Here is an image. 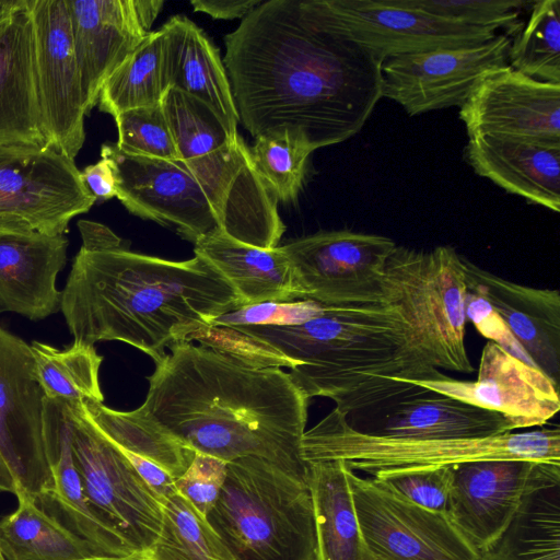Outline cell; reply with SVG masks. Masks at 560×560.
Segmentation results:
<instances>
[{
	"label": "cell",
	"mask_w": 560,
	"mask_h": 560,
	"mask_svg": "<svg viewBox=\"0 0 560 560\" xmlns=\"http://www.w3.org/2000/svg\"><path fill=\"white\" fill-rule=\"evenodd\" d=\"M238 122L257 138L282 130L315 151L361 131L382 98V61L336 35L310 0H268L224 37Z\"/></svg>",
	"instance_id": "obj_1"
},
{
	"label": "cell",
	"mask_w": 560,
	"mask_h": 560,
	"mask_svg": "<svg viewBox=\"0 0 560 560\" xmlns=\"http://www.w3.org/2000/svg\"><path fill=\"white\" fill-rule=\"evenodd\" d=\"M137 411L196 453L254 457L307 483L302 438L310 399L288 372L203 345L170 347Z\"/></svg>",
	"instance_id": "obj_2"
},
{
	"label": "cell",
	"mask_w": 560,
	"mask_h": 560,
	"mask_svg": "<svg viewBox=\"0 0 560 560\" xmlns=\"http://www.w3.org/2000/svg\"><path fill=\"white\" fill-rule=\"evenodd\" d=\"M82 245L61 290L60 311L73 341L126 342L160 362L171 346L243 306L205 259L136 253L106 225L80 220Z\"/></svg>",
	"instance_id": "obj_3"
},
{
	"label": "cell",
	"mask_w": 560,
	"mask_h": 560,
	"mask_svg": "<svg viewBox=\"0 0 560 560\" xmlns=\"http://www.w3.org/2000/svg\"><path fill=\"white\" fill-rule=\"evenodd\" d=\"M224 327L269 351L308 399L329 398L345 416L431 394L412 383L445 376L421 350L413 327L387 303L327 306L300 325Z\"/></svg>",
	"instance_id": "obj_4"
},
{
	"label": "cell",
	"mask_w": 560,
	"mask_h": 560,
	"mask_svg": "<svg viewBox=\"0 0 560 560\" xmlns=\"http://www.w3.org/2000/svg\"><path fill=\"white\" fill-rule=\"evenodd\" d=\"M178 162L203 187L230 237L259 248L278 246L285 226L278 201L256 172L249 148L200 100L170 88L161 102Z\"/></svg>",
	"instance_id": "obj_5"
},
{
	"label": "cell",
	"mask_w": 560,
	"mask_h": 560,
	"mask_svg": "<svg viewBox=\"0 0 560 560\" xmlns=\"http://www.w3.org/2000/svg\"><path fill=\"white\" fill-rule=\"evenodd\" d=\"M206 518L234 560H317L307 483L266 460L226 463L225 481Z\"/></svg>",
	"instance_id": "obj_6"
},
{
	"label": "cell",
	"mask_w": 560,
	"mask_h": 560,
	"mask_svg": "<svg viewBox=\"0 0 560 560\" xmlns=\"http://www.w3.org/2000/svg\"><path fill=\"white\" fill-rule=\"evenodd\" d=\"M306 463L342 460L351 470L447 467L487 459H525L560 465V429L542 428L495 436L454 440L398 439L351 425L334 409L302 438Z\"/></svg>",
	"instance_id": "obj_7"
},
{
	"label": "cell",
	"mask_w": 560,
	"mask_h": 560,
	"mask_svg": "<svg viewBox=\"0 0 560 560\" xmlns=\"http://www.w3.org/2000/svg\"><path fill=\"white\" fill-rule=\"evenodd\" d=\"M385 303L413 327L436 369L474 371L465 345L467 284L463 256L451 246H396L385 266Z\"/></svg>",
	"instance_id": "obj_8"
},
{
	"label": "cell",
	"mask_w": 560,
	"mask_h": 560,
	"mask_svg": "<svg viewBox=\"0 0 560 560\" xmlns=\"http://www.w3.org/2000/svg\"><path fill=\"white\" fill-rule=\"evenodd\" d=\"M95 202L74 160L50 147L0 145V237L65 235Z\"/></svg>",
	"instance_id": "obj_9"
},
{
	"label": "cell",
	"mask_w": 560,
	"mask_h": 560,
	"mask_svg": "<svg viewBox=\"0 0 560 560\" xmlns=\"http://www.w3.org/2000/svg\"><path fill=\"white\" fill-rule=\"evenodd\" d=\"M66 406L75 463L92 508L141 553L160 533L162 501L122 452L88 418L83 402Z\"/></svg>",
	"instance_id": "obj_10"
},
{
	"label": "cell",
	"mask_w": 560,
	"mask_h": 560,
	"mask_svg": "<svg viewBox=\"0 0 560 560\" xmlns=\"http://www.w3.org/2000/svg\"><path fill=\"white\" fill-rule=\"evenodd\" d=\"M396 246L383 235L337 230L280 247L304 300L346 306L385 303V266Z\"/></svg>",
	"instance_id": "obj_11"
},
{
	"label": "cell",
	"mask_w": 560,
	"mask_h": 560,
	"mask_svg": "<svg viewBox=\"0 0 560 560\" xmlns=\"http://www.w3.org/2000/svg\"><path fill=\"white\" fill-rule=\"evenodd\" d=\"M320 24L380 61L425 50L486 42L498 33L450 22L406 0H310Z\"/></svg>",
	"instance_id": "obj_12"
},
{
	"label": "cell",
	"mask_w": 560,
	"mask_h": 560,
	"mask_svg": "<svg viewBox=\"0 0 560 560\" xmlns=\"http://www.w3.org/2000/svg\"><path fill=\"white\" fill-rule=\"evenodd\" d=\"M512 37L442 47L388 58L382 62V97L409 116L460 107L491 73L509 67Z\"/></svg>",
	"instance_id": "obj_13"
},
{
	"label": "cell",
	"mask_w": 560,
	"mask_h": 560,
	"mask_svg": "<svg viewBox=\"0 0 560 560\" xmlns=\"http://www.w3.org/2000/svg\"><path fill=\"white\" fill-rule=\"evenodd\" d=\"M46 396L31 346L0 326V453L19 486L36 500L54 490L45 439Z\"/></svg>",
	"instance_id": "obj_14"
},
{
	"label": "cell",
	"mask_w": 560,
	"mask_h": 560,
	"mask_svg": "<svg viewBox=\"0 0 560 560\" xmlns=\"http://www.w3.org/2000/svg\"><path fill=\"white\" fill-rule=\"evenodd\" d=\"M348 477L373 560H481L448 515L408 502L350 468Z\"/></svg>",
	"instance_id": "obj_15"
},
{
	"label": "cell",
	"mask_w": 560,
	"mask_h": 560,
	"mask_svg": "<svg viewBox=\"0 0 560 560\" xmlns=\"http://www.w3.org/2000/svg\"><path fill=\"white\" fill-rule=\"evenodd\" d=\"M116 177V197L132 214L199 240L223 232L217 211L200 183L178 162L130 155L104 143Z\"/></svg>",
	"instance_id": "obj_16"
},
{
	"label": "cell",
	"mask_w": 560,
	"mask_h": 560,
	"mask_svg": "<svg viewBox=\"0 0 560 560\" xmlns=\"http://www.w3.org/2000/svg\"><path fill=\"white\" fill-rule=\"evenodd\" d=\"M42 129L48 147L74 160L86 116L66 0H28Z\"/></svg>",
	"instance_id": "obj_17"
},
{
	"label": "cell",
	"mask_w": 560,
	"mask_h": 560,
	"mask_svg": "<svg viewBox=\"0 0 560 560\" xmlns=\"http://www.w3.org/2000/svg\"><path fill=\"white\" fill-rule=\"evenodd\" d=\"M412 385L499 412L512 430L541 427L560 410L559 386L539 369L492 341L482 349L475 381L445 375Z\"/></svg>",
	"instance_id": "obj_18"
},
{
	"label": "cell",
	"mask_w": 560,
	"mask_h": 560,
	"mask_svg": "<svg viewBox=\"0 0 560 560\" xmlns=\"http://www.w3.org/2000/svg\"><path fill=\"white\" fill-rule=\"evenodd\" d=\"M86 115L107 78L151 33L162 0H66Z\"/></svg>",
	"instance_id": "obj_19"
},
{
	"label": "cell",
	"mask_w": 560,
	"mask_h": 560,
	"mask_svg": "<svg viewBox=\"0 0 560 560\" xmlns=\"http://www.w3.org/2000/svg\"><path fill=\"white\" fill-rule=\"evenodd\" d=\"M468 137L494 135L560 143V84L510 66L491 73L459 107Z\"/></svg>",
	"instance_id": "obj_20"
},
{
	"label": "cell",
	"mask_w": 560,
	"mask_h": 560,
	"mask_svg": "<svg viewBox=\"0 0 560 560\" xmlns=\"http://www.w3.org/2000/svg\"><path fill=\"white\" fill-rule=\"evenodd\" d=\"M548 464L487 459L451 467L448 516L479 553L504 529Z\"/></svg>",
	"instance_id": "obj_21"
},
{
	"label": "cell",
	"mask_w": 560,
	"mask_h": 560,
	"mask_svg": "<svg viewBox=\"0 0 560 560\" xmlns=\"http://www.w3.org/2000/svg\"><path fill=\"white\" fill-rule=\"evenodd\" d=\"M0 145L46 148L28 0H0Z\"/></svg>",
	"instance_id": "obj_22"
},
{
	"label": "cell",
	"mask_w": 560,
	"mask_h": 560,
	"mask_svg": "<svg viewBox=\"0 0 560 560\" xmlns=\"http://www.w3.org/2000/svg\"><path fill=\"white\" fill-rule=\"evenodd\" d=\"M45 439L54 476V490L33 500L90 545L97 557H128L137 552L92 508L78 469L70 434L66 402L46 398Z\"/></svg>",
	"instance_id": "obj_23"
},
{
	"label": "cell",
	"mask_w": 560,
	"mask_h": 560,
	"mask_svg": "<svg viewBox=\"0 0 560 560\" xmlns=\"http://www.w3.org/2000/svg\"><path fill=\"white\" fill-rule=\"evenodd\" d=\"M467 289L501 316L532 363L559 386L560 294L503 279L463 256Z\"/></svg>",
	"instance_id": "obj_24"
},
{
	"label": "cell",
	"mask_w": 560,
	"mask_h": 560,
	"mask_svg": "<svg viewBox=\"0 0 560 560\" xmlns=\"http://www.w3.org/2000/svg\"><path fill=\"white\" fill-rule=\"evenodd\" d=\"M464 158L505 191L559 212L560 143L478 135L468 137Z\"/></svg>",
	"instance_id": "obj_25"
},
{
	"label": "cell",
	"mask_w": 560,
	"mask_h": 560,
	"mask_svg": "<svg viewBox=\"0 0 560 560\" xmlns=\"http://www.w3.org/2000/svg\"><path fill=\"white\" fill-rule=\"evenodd\" d=\"M68 245L65 235L0 237V312L40 320L60 311Z\"/></svg>",
	"instance_id": "obj_26"
},
{
	"label": "cell",
	"mask_w": 560,
	"mask_h": 560,
	"mask_svg": "<svg viewBox=\"0 0 560 560\" xmlns=\"http://www.w3.org/2000/svg\"><path fill=\"white\" fill-rule=\"evenodd\" d=\"M164 36V85L189 94L211 107L231 135L237 136L238 117L231 85L218 47L183 14L161 27Z\"/></svg>",
	"instance_id": "obj_27"
},
{
	"label": "cell",
	"mask_w": 560,
	"mask_h": 560,
	"mask_svg": "<svg viewBox=\"0 0 560 560\" xmlns=\"http://www.w3.org/2000/svg\"><path fill=\"white\" fill-rule=\"evenodd\" d=\"M194 245L195 255L208 261L229 282L243 305L304 300L280 246L259 248L224 232L206 236Z\"/></svg>",
	"instance_id": "obj_28"
},
{
	"label": "cell",
	"mask_w": 560,
	"mask_h": 560,
	"mask_svg": "<svg viewBox=\"0 0 560 560\" xmlns=\"http://www.w3.org/2000/svg\"><path fill=\"white\" fill-rule=\"evenodd\" d=\"M481 560H560V465L548 464L529 486Z\"/></svg>",
	"instance_id": "obj_29"
},
{
	"label": "cell",
	"mask_w": 560,
	"mask_h": 560,
	"mask_svg": "<svg viewBox=\"0 0 560 560\" xmlns=\"http://www.w3.org/2000/svg\"><path fill=\"white\" fill-rule=\"evenodd\" d=\"M394 407L380 428L369 433L398 439L454 440L513 432L499 412L434 393L401 400Z\"/></svg>",
	"instance_id": "obj_30"
},
{
	"label": "cell",
	"mask_w": 560,
	"mask_h": 560,
	"mask_svg": "<svg viewBox=\"0 0 560 560\" xmlns=\"http://www.w3.org/2000/svg\"><path fill=\"white\" fill-rule=\"evenodd\" d=\"M342 460L307 463L317 560H373L365 546Z\"/></svg>",
	"instance_id": "obj_31"
},
{
	"label": "cell",
	"mask_w": 560,
	"mask_h": 560,
	"mask_svg": "<svg viewBox=\"0 0 560 560\" xmlns=\"http://www.w3.org/2000/svg\"><path fill=\"white\" fill-rule=\"evenodd\" d=\"M0 521V549L7 560H80L97 557L88 542L62 526L25 494Z\"/></svg>",
	"instance_id": "obj_32"
},
{
	"label": "cell",
	"mask_w": 560,
	"mask_h": 560,
	"mask_svg": "<svg viewBox=\"0 0 560 560\" xmlns=\"http://www.w3.org/2000/svg\"><path fill=\"white\" fill-rule=\"evenodd\" d=\"M83 407L93 424L118 448L147 458L174 479L182 476L196 452L171 436L137 409L114 410L103 402L86 400Z\"/></svg>",
	"instance_id": "obj_33"
},
{
	"label": "cell",
	"mask_w": 560,
	"mask_h": 560,
	"mask_svg": "<svg viewBox=\"0 0 560 560\" xmlns=\"http://www.w3.org/2000/svg\"><path fill=\"white\" fill-rule=\"evenodd\" d=\"M161 28L149 35L131 51L105 81L100 110L117 116L129 109L161 104L166 88L163 81Z\"/></svg>",
	"instance_id": "obj_34"
},
{
	"label": "cell",
	"mask_w": 560,
	"mask_h": 560,
	"mask_svg": "<svg viewBox=\"0 0 560 560\" xmlns=\"http://www.w3.org/2000/svg\"><path fill=\"white\" fill-rule=\"evenodd\" d=\"M30 346L46 398L69 404L104 401L98 378L103 357L94 346L79 341L65 349L40 341Z\"/></svg>",
	"instance_id": "obj_35"
},
{
	"label": "cell",
	"mask_w": 560,
	"mask_h": 560,
	"mask_svg": "<svg viewBox=\"0 0 560 560\" xmlns=\"http://www.w3.org/2000/svg\"><path fill=\"white\" fill-rule=\"evenodd\" d=\"M145 560H234L207 518L177 492L163 503L161 529Z\"/></svg>",
	"instance_id": "obj_36"
},
{
	"label": "cell",
	"mask_w": 560,
	"mask_h": 560,
	"mask_svg": "<svg viewBox=\"0 0 560 560\" xmlns=\"http://www.w3.org/2000/svg\"><path fill=\"white\" fill-rule=\"evenodd\" d=\"M509 66L532 79L560 84V0L533 2L527 22L512 38Z\"/></svg>",
	"instance_id": "obj_37"
},
{
	"label": "cell",
	"mask_w": 560,
	"mask_h": 560,
	"mask_svg": "<svg viewBox=\"0 0 560 560\" xmlns=\"http://www.w3.org/2000/svg\"><path fill=\"white\" fill-rule=\"evenodd\" d=\"M254 167L277 201H294L304 184L314 152L303 133L282 130L255 138L249 149Z\"/></svg>",
	"instance_id": "obj_38"
},
{
	"label": "cell",
	"mask_w": 560,
	"mask_h": 560,
	"mask_svg": "<svg viewBox=\"0 0 560 560\" xmlns=\"http://www.w3.org/2000/svg\"><path fill=\"white\" fill-rule=\"evenodd\" d=\"M427 14L479 28L503 30L515 36L524 26L521 11L529 2L508 0H406Z\"/></svg>",
	"instance_id": "obj_39"
},
{
	"label": "cell",
	"mask_w": 560,
	"mask_h": 560,
	"mask_svg": "<svg viewBox=\"0 0 560 560\" xmlns=\"http://www.w3.org/2000/svg\"><path fill=\"white\" fill-rule=\"evenodd\" d=\"M117 148L130 155L178 161V152L162 105L126 110L114 117Z\"/></svg>",
	"instance_id": "obj_40"
},
{
	"label": "cell",
	"mask_w": 560,
	"mask_h": 560,
	"mask_svg": "<svg viewBox=\"0 0 560 560\" xmlns=\"http://www.w3.org/2000/svg\"><path fill=\"white\" fill-rule=\"evenodd\" d=\"M451 467L394 469L376 472L371 478L408 502L448 515Z\"/></svg>",
	"instance_id": "obj_41"
},
{
	"label": "cell",
	"mask_w": 560,
	"mask_h": 560,
	"mask_svg": "<svg viewBox=\"0 0 560 560\" xmlns=\"http://www.w3.org/2000/svg\"><path fill=\"white\" fill-rule=\"evenodd\" d=\"M225 477V462L196 453L186 471L175 479L176 492L206 517L219 498Z\"/></svg>",
	"instance_id": "obj_42"
},
{
	"label": "cell",
	"mask_w": 560,
	"mask_h": 560,
	"mask_svg": "<svg viewBox=\"0 0 560 560\" xmlns=\"http://www.w3.org/2000/svg\"><path fill=\"white\" fill-rule=\"evenodd\" d=\"M327 306L311 300L288 303L267 302L243 305L220 315L211 326L300 325L325 313Z\"/></svg>",
	"instance_id": "obj_43"
},
{
	"label": "cell",
	"mask_w": 560,
	"mask_h": 560,
	"mask_svg": "<svg viewBox=\"0 0 560 560\" xmlns=\"http://www.w3.org/2000/svg\"><path fill=\"white\" fill-rule=\"evenodd\" d=\"M465 314L466 319L474 324L480 335L489 339V341L501 346L525 363L535 366L491 304L483 296L468 289L465 301Z\"/></svg>",
	"instance_id": "obj_44"
},
{
	"label": "cell",
	"mask_w": 560,
	"mask_h": 560,
	"mask_svg": "<svg viewBox=\"0 0 560 560\" xmlns=\"http://www.w3.org/2000/svg\"><path fill=\"white\" fill-rule=\"evenodd\" d=\"M120 451L130 462L140 478L162 501V503H164V501L171 495L176 493L175 479L162 467L130 452L122 450Z\"/></svg>",
	"instance_id": "obj_45"
},
{
	"label": "cell",
	"mask_w": 560,
	"mask_h": 560,
	"mask_svg": "<svg viewBox=\"0 0 560 560\" xmlns=\"http://www.w3.org/2000/svg\"><path fill=\"white\" fill-rule=\"evenodd\" d=\"M83 183L96 201H105L116 197V177L110 162L102 158L81 171Z\"/></svg>",
	"instance_id": "obj_46"
},
{
	"label": "cell",
	"mask_w": 560,
	"mask_h": 560,
	"mask_svg": "<svg viewBox=\"0 0 560 560\" xmlns=\"http://www.w3.org/2000/svg\"><path fill=\"white\" fill-rule=\"evenodd\" d=\"M261 0H191L195 12H202L214 20L244 19Z\"/></svg>",
	"instance_id": "obj_47"
},
{
	"label": "cell",
	"mask_w": 560,
	"mask_h": 560,
	"mask_svg": "<svg viewBox=\"0 0 560 560\" xmlns=\"http://www.w3.org/2000/svg\"><path fill=\"white\" fill-rule=\"evenodd\" d=\"M0 491L10 492V493H13L14 495H18V493H19L18 482L1 453H0Z\"/></svg>",
	"instance_id": "obj_48"
},
{
	"label": "cell",
	"mask_w": 560,
	"mask_h": 560,
	"mask_svg": "<svg viewBox=\"0 0 560 560\" xmlns=\"http://www.w3.org/2000/svg\"><path fill=\"white\" fill-rule=\"evenodd\" d=\"M80 560H145L141 553L128 556V557H92Z\"/></svg>",
	"instance_id": "obj_49"
},
{
	"label": "cell",
	"mask_w": 560,
	"mask_h": 560,
	"mask_svg": "<svg viewBox=\"0 0 560 560\" xmlns=\"http://www.w3.org/2000/svg\"><path fill=\"white\" fill-rule=\"evenodd\" d=\"M0 560H7V559L4 558V556H3L2 551H1V549H0Z\"/></svg>",
	"instance_id": "obj_50"
}]
</instances>
